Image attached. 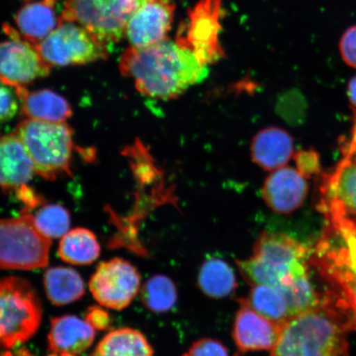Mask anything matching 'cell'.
<instances>
[{
  "label": "cell",
  "instance_id": "603a6c76",
  "mask_svg": "<svg viewBox=\"0 0 356 356\" xmlns=\"http://www.w3.org/2000/svg\"><path fill=\"white\" fill-rule=\"evenodd\" d=\"M92 356H154V350L140 332L121 328L108 333Z\"/></svg>",
  "mask_w": 356,
  "mask_h": 356
},
{
  "label": "cell",
  "instance_id": "8992f818",
  "mask_svg": "<svg viewBox=\"0 0 356 356\" xmlns=\"http://www.w3.org/2000/svg\"><path fill=\"white\" fill-rule=\"evenodd\" d=\"M42 318L41 302L26 280L0 279V350H10L29 341Z\"/></svg>",
  "mask_w": 356,
  "mask_h": 356
},
{
  "label": "cell",
  "instance_id": "3957f363",
  "mask_svg": "<svg viewBox=\"0 0 356 356\" xmlns=\"http://www.w3.org/2000/svg\"><path fill=\"white\" fill-rule=\"evenodd\" d=\"M321 237L311 252L329 297L356 332V222L327 218Z\"/></svg>",
  "mask_w": 356,
  "mask_h": 356
},
{
  "label": "cell",
  "instance_id": "d590c367",
  "mask_svg": "<svg viewBox=\"0 0 356 356\" xmlns=\"http://www.w3.org/2000/svg\"><path fill=\"white\" fill-rule=\"evenodd\" d=\"M60 356H74V355L64 353V354H60Z\"/></svg>",
  "mask_w": 356,
  "mask_h": 356
},
{
  "label": "cell",
  "instance_id": "d6986e66",
  "mask_svg": "<svg viewBox=\"0 0 356 356\" xmlns=\"http://www.w3.org/2000/svg\"><path fill=\"white\" fill-rule=\"evenodd\" d=\"M251 154L257 165L275 171L286 165L293 154V141L289 134L278 127H268L253 138Z\"/></svg>",
  "mask_w": 356,
  "mask_h": 356
},
{
  "label": "cell",
  "instance_id": "1f68e13d",
  "mask_svg": "<svg viewBox=\"0 0 356 356\" xmlns=\"http://www.w3.org/2000/svg\"><path fill=\"white\" fill-rule=\"evenodd\" d=\"M339 50L345 63L351 68L356 69V24L351 26L342 35Z\"/></svg>",
  "mask_w": 356,
  "mask_h": 356
},
{
  "label": "cell",
  "instance_id": "5b68a950",
  "mask_svg": "<svg viewBox=\"0 0 356 356\" xmlns=\"http://www.w3.org/2000/svg\"><path fill=\"white\" fill-rule=\"evenodd\" d=\"M32 159L35 173L47 180L70 175L74 132L66 122L52 123L26 119L15 131Z\"/></svg>",
  "mask_w": 356,
  "mask_h": 356
},
{
  "label": "cell",
  "instance_id": "836d02e7",
  "mask_svg": "<svg viewBox=\"0 0 356 356\" xmlns=\"http://www.w3.org/2000/svg\"><path fill=\"white\" fill-rule=\"evenodd\" d=\"M347 95H348L353 109L356 110V75L350 80L348 89H347Z\"/></svg>",
  "mask_w": 356,
  "mask_h": 356
},
{
  "label": "cell",
  "instance_id": "484cf974",
  "mask_svg": "<svg viewBox=\"0 0 356 356\" xmlns=\"http://www.w3.org/2000/svg\"><path fill=\"white\" fill-rule=\"evenodd\" d=\"M248 305L264 318L282 325L291 319L286 300L277 288L254 286L247 299Z\"/></svg>",
  "mask_w": 356,
  "mask_h": 356
},
{
  "label": "cell",
  "instance_id": "2e32d148",
  "mask_svg": "<svg viewBox=\"0 0 356 356\" xmlns=\"http://www.w3.org/2000/svg\"><path fill=\"white\" fill-rule=\"evenodd\" d=\"M308 191V184L297 169L284 166L267 177L262 197L273 211L289 213L302 206Z\"/></svg>",
  "mask_w": 356,
  "mask_h": 356
},
{
  "label": "cell",
  "instance_id": "8d00e7d4",
  "mask_svg": "<svg viewBox=\"0 0 356 356\" xmlns=\"http://www.w3.org/2000/svg\"><path fill=\"white\" fill-rule=\"evenodd\" d=\"M49 356H60V355H57V354H54V353H53L52 355H49Z\"/></svg>",
  "mask_w": 356,
  "mask_h": 356
},
{
  "label": "cell",
  "instance_id": "ac0fdd59",
  "mask_svg": "<svg viewBox=\"0 0 356 356\" xmlns=\"http://www.w3.org/2000/svg\"><path fill=\"white\" fill-rule=\"evenodd\" d=\"M95 329L75 316H63L51 320L49 349L52 353L76 355L91 346Z\"/></svg>",
  "mask_w": 356,
  "mask_h": 356
},
{
  "label": "cell",
  "instance_id": "6da1fadb",
  "mask_svg": "<svg viewBox=\"0 0 356 356\" xmlns=\"http://www.w3.org/2000/svg\"><path fill=\"white\" fill-rule=\"evenodd\" d=\"M124 76L135 80L138 91L154 99L170 100L208 75L202 63L181 37L145 48H128L120 61Z\"/></svg>",
  "mask_w": 356,
  "mask_h": 356
},
{
  "label": "cell",
  "instance_id": "7402d4cb",
  "mask_svg": "<svg viewBox=\"0 0 356 356\" xmlns=\"http://www.w3.org/2000/svg\"><path fill=\"white\" fill-rule=\"evenodd\" d=\"M198 286L204 295L213 299L229 297L238 284L232 267L218 257H210L200 267Z\"/></svg>",
  "mask_w": 356,
  "mask_h": 356
},
{
  "label": "cell",
  "instance_id": "52a82bcc",
  "mask_svg": "<svg viewBox=\"0 0 356 356\" xmlns=\"http://www.w3.org/2000/svg\"><path fill=\"white\" fill-rule=\"evenodd\" d=\"M51 243L29 213L0 219V269L42 268L49 262Z\"/></svg>",
  "mask_w": 356,
  "mask_h": 356
},
{
  "label": "cell",
  "instance_id": "9a60e30c",
  "mask_svg": "<svg viewBox=\"0 0 356 356\" xmlns=\"http://www.w3.org/2000/svg\"><path fill=\"white\" fill-rule=\"evenodd\" d=\"M282 325L257 314L244 300L234 320L233 337L240 353L271 350L277 343Z\"/></svg>",
  "mask_w": 356,
  "mask_h": 356
},
{
  "label": "cell",
  "instance_id": "ba28073f",
  "mask_svg": "<svg viewBox=\"0 0 356 356\" xmlns=\"http://www.w3.org/2000/svg\"><path fill=\"white\" fill-rule=\"evenodd\" d=\"M143 0H66L60 19L77 22L110 48L126 35Z\"/></svg>",
  "mask_w": 356,
  "mask_h": 356
},
{
  "label": "cell",
  "instance_id": "4316f807",
  "mask_svg": "<svg viewBox=\"0 0 356 356\" xmlns=\"http://www.w3.org/2000/svg\"><path fill=\"white\" fill-rule=\"evenodd\" d=\"M141 300L147 309L162 314L170 311L177 304V291L172 280L157 275L147 280L141 291Z\"/></svg>",
  "mask_w": 356,
  "mask_h": 356
},
{
  "label": "cell",
  "instance_id": "277c9868",
  "mask_svg": "<svg viewBox=\"0 0 356 356\" xmlns=\"http://www.w3.org/2000/svg\"><path fill=\"white\" fill-rule=\"evenodd\" d=\"M350 331L326 292L321 304L282 325L270 356H349Z\"/></svg>",
  "mask_w": 356,
  "mask_h": 356
},
{
  "label": "cell",
  "instance_id": "9c48e42d",
  "mask_svg": "<svg viewBox=\"0 0 356 356\" xmlns=\"http://www.w3.org/2000/svg\"><path fill=\"white\" fill-rule=\"evenodd\" d=\"M37 47L51 66L86 65L106 60L109 47L77 22L60 19V24Z\"/></svg>",
  "mask_w": 356,
  "mask_h": 356
},
{
  "label": "cell",
  "instance_id": "7a4b0ae2",
  "mask_svg": "<svg viewBox=\"0 0 356 356\" xmlns=\"http://www.w3.org/2000/svg\"><path fill=\"white\" fill-rule=\"evenodd\" d=\"M236 264L252 286L277 288L286 301L318 287L312 275L311 252L284 234L265 231L257 238L252 257Z\"/></svg>",
  "mask_w": 356,
  "mask_h": 356
},
{
  "label": "cell",
  "instance_id": "4fadbf2b",
  "mask_svg": "<svg viewBox=\"0 0 356 356\" xmlns=\"http://www.w3.org/2000/svg\"><path fill=\"white\" fill-rule=\"evenodd\" d=\"M221 0H202L191 11L186 42L204 65L213 63L222 56L219 42Z\"/></svg>",
  "mask_w": 356,
  "mask_h": 356
},
{
  "label": "cell",
  "instance_id": "8fae6325",
  "mask_svg": "<svg viewBox=\"0 0 356 356\" xmlns=\"http://www.w3.org/2000/svg\"><path fill=\"white\" fill-rule=\"evenodd\" d=\"M95 299L106 308L122 310L140 289V275L130 262L115 258L97 266L89 282Z\"/></svg>",
  "mask_w": 356,
  "mask_h": 356
},
{
  "label": "cell",
  "instance_id": "83f0119b",
  "mask_svg": "<svg viewBox=\"0 0 356 356\" xmlns=\"http://www.w3.org/2000/svg\"><path fill=\"white\" fill-rule=\"evenodd\" d=\"M33 218L40 232L50 239L64 237L69 232L70 213L61 204H46Z\"/></svg>",
  "mask_w": 356,
  "mask_h": 356
},
{
  "label": "cell",
  "instance_id": "d6a6232c",
  "mask_svg": "<svg viewBox=\"0 0 356 356\" xmlns=\"http://www.w3.org/2000/svg\"><path fill=\"white\" fill-rule=\"evenodd\" d=\"M86 321L95 329V330H106L110 325V318L106 311L97 307H93L88 310Z\"/></svg>",
  "mask_w": 356,
  "mask_h": 356
},
{
  "label": "cell",
  "instance_id": "ffe728a7",
  "mask_svg": "<svg viewBox=\"0 0 356 356\" xmlns=\"http://www.w3.org/2000/svg\"><path fill=\"white\" fill-rule=\"evenodd\" d=\"M55 0L26 3L17 12L15 22L21 38L38 46L60 24L55 11Z\"/></svg>",
  "mask_w": 356,
  "mask_h": 356
},
{
  "label": "cell",
  "instance_id": "cb8c5ba5",
  "mask_svg": "<svg viewBox=\"0 0 356 356\" xmlns=\"http://www.w3.org/2000/svg\"><path fill=\"white\" fill-rule=\"evenodd\" d=\"M49 300L58 306L69 305L80 299L86 292L83 280L73 269L53 267L44 277Z\"/></svg>",
  "mask_w": 356,
  "mask_h": 356
},
{
  "label": "cell",
  "instance_id": "7c38bea8",
  "mask_svg": "<svg viewBox=\"0 0 356 356\" xmlns=\"http://www.w3.org/2000/svg\"><path fill=\"white\" fill-rule=\"evenodd\" d=\"M3 30L11 39L0 43V79L12 86L24 87L35 79L47 76L51 66L37 47L22 39L10 25H4Z\"/></svg>",
  "mask_w": 356,
  "mask_h": 356
},
{
  "label": "cell",
  "instance_id": "e575fe53",
  "mask_svg": "<svg viewBox=\"0 0 356 356\" xmlns=\"http://www.w3.org/2000/svg\"><path fill=\"white\" fill-rule=\"evenodd\" d=\"M1 356H33L29 353L28 350H19L12 353V351H6Z\"/></svg>",
  "mask_w": 356,
  "mask_h": 356
},
{
  "label": "cell",
  "instance_id": "f546056e",
  "mask_svg": "<svg viewBox=\"0 0 356 356\" xmlns=\"http://www.w3.org/2000/svg\"><path fill=\"white\" fill-rule=\"evenodd\" d=\"M297 171L308 179L312 177L318 175L321 168L319 155L316 151L301 150L295 155Z\"/></svg>",
  "mask_w": 356,
  "mask_h": 356
},
{
  "label": "cell",
  "instance_id": "e0dca14e",
  "mask_svg": "<svg viewBox=\"0 0 356 356\" xmlns=\"http://www.w3.org/2000/svg\"><path fill=\"white\" fill-rule=\"evenodd\" d=\"M35 173L33 160L16 134L0 138V188L17 193Z\"/></svg>",
  "mask_w": 356,
  "mask_h": 356
},
{
  "label": "cell",
  "instance_id": "f1b7e54d",
  "mask_svg": "<svg viewBox=\"0 0 356 356\" xmlns=\"http://www.w3.org/2000/svg\"><path fill=\"white\" fill-rule=\"evenodd\" d=\"M25 90V87L12 86L0 79V124L10 122L19 113Z\"/></svg>",
  "mask_w": 356,
  "mask_h": 356
},
{
  "label": "cell",
  "instance_id": "30bf717a",
  "mask_svg": "<svg viewBox=\"0 0 356 356\" xmlns=\"http://www.w3.org/2000/svg\"><path fill=\"white\" fill-rule=\"evenodd\" d=\"M354 124L343 157L330 172L325 173L320 186L319 211L325 219L343 218L356 222V110Z\"/></svg>",
  "mask_w": 356,
  "mask_h": 356
},
{
  "label": "cell",
  "instance_id": "4dcf8cb0",
  "mask_svg": "<svg viewBox=\"0 0 356 356\" xmlns=\"http://www.w3.org/2000/svg\"><path fill=\"white\" fill-rule=\"evenodd\" d=\"M184 356H229V354L220 341L203 338L195 341Z\"/></svg>",
  "mask_w": 356,
  "mask_h": 356
},
{
  "label": "cell",
  "instance_id": "d4e9b609",
  "mask_svg": "<svg viewBox=\"0 0 356 356\" xmlns=\"http://www.w3.org/2000/svg\"><path fill=\"white\" fill-rule=\"evenodd\" d=\"M101 248L96 235L83 228L69 231L60 243L59 256L62 260L74 265H89L100 255Z\"/></svg>",
  "mask_w": 356,
  "mask_h": 356
},
{
  "label": "cell",
  "instance_id": "5bb4252c",
  "mask_svg": "<svg viewBox=\"0 0 356 356\" xmlns=\"http://www.w3.org/2000/svg\"><path fill=\"white\" fill-rule=\"evenodd\" d=\"M175 10L171 0H143L127 26L132 47H149L166 40Z\"/></svg>",
  "mask_w": 356,
  "mask_h": 356
},
{
  "label": "cell",
  "instance_id": "44dd1931",
  "mask_svg": "<svg viewBox=\"0 0 356 356\" xmlns=\"http://www.w3.org/2000/svg\"><path fill=\"white\" fill-rule=\"evenodd\" d=\"M22 109L28 119L52 123L65 122L73 113L69 102L49 89L26 90L22 97Z\"/></svg>",
  "mask_w": 356,
  "mask_h": 356
}]
</instances>
